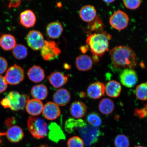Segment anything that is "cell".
Segmentation results:
<instances>
[{"mask_svg": "<svg viewBox=\"0 0 147 147\" xmlns=\"http://www.w3.org/2000/svg\"><path fill=\"white\" fill-rule=\"evenodd\" d=\"M112 65L115 69H134L138 63L136 53L130 47L120 45L114 47L110 51Z\"/></svg>", "mask_w": 147, "mask_h": 147, "instance_id": "obj_1", "label": "cell"}, {"mask_svg": "<svg viewBox=\"0 0 147 147\" xmlns=\"http://www.w3.org/2000/svg\"><path fill=\"white\" fill-rule=\"evenodd\" d=\"M109 37L104 33H94L90 35L86 40L94 56H102L109 50Z\"/></svg>", "mask_w": 147, "mask_h": 147, "instance_id": "obj_2", "label": "cell"}, {"mask_svg": "<svg viewBox=\"0 0 147 147\" xmlns=\"http://www.w3.org/2000/svg\"><path fill=\"white\" fill-rule=\"evenodd\" d=\"M29 100L26 94H20L17 91H12L3 98L1 104L5 108H10L14 111L23 110Z\"/></svg>", "mask_w": 147, "mask_h": 147, "instance_id": "obj_3", "label": "cell"}, {"mask_svg": "<svg viewBox=\"0 0 147 147\" xmlns=\"http://www.w3.org/2000/svg\"><path fill=\"white\" fill-rule=\"evenodd\" d=\"M27 127L32 136L36 139L43 138L47 135L48 126L43 119L30 117L27 121Z\"/></svg>", "mask_w": 147, "mask_h": 147, "instance_id": "obj_4", "label": "cell"}, {"mask_svg": "<svg viewBox=\"0 0 147 147\" xmlns=\"http://www.w3.org/2000/svg\"><path fill=\"white\" fill-rule=\"evenodd\" d=\"M79 133L84 145L86 146H91L97 142L101 135L100 131L98 128L90 125H87L80 128Z\"/></svg>", "mask_w": 147, "mask_h": 147, "instance_id": "obj_5", "label": "cell"}, {"mask_svg": "<svg viewBox=\"0 0 147 147\" xmlns=\"http://www.w3.org/2000/svg\"><path fill=\"white\" fill-rule=\"evenodd\" d=\"M129 18L128 15L123 11H117L112 15L109 19L111 26L117 30H121L128 26Z\"/></svg>", "mask_w": 147, "mask_h": 147, "instance_id": "obj_6", "label": "cell"}, {"mask_svg": "<svg viewBox=\"0 0 147 147\" xmlns=\"http://www.w3.org/2000/svg\"><path fill=\"white\" fill-rule=\"evenodd\" d=\"M41 50L42 58L45 61H50L56 58L61 53L56 44L52 41H45Z\"/></svg>", "mask_w": 147, "mask_h": 147, "instance_id": "obj_7", "label": "cell"}, {"mask_svg": "<svg viewBox=\"0 0 147 147\" xmlns=\"http://www.w3.org/2000/svg\"><path fill=\"white\" fill-rule=\"evenodd\" d=\"M7 83L16 85L20 83L24 78V73L22 67L16 64L9 68L4 77Z\"/></svg>", "mask_w": 147, "mask_h": 147, "instance_id": "obj_8", "label": "cell"}, {"mask_svg": "<svg viewBox=\"0 0 147 147\" xmlns=\"http://www.w3.org/2000/svg\"><path fill=\"white\" fill-rule=\"evenodd\" d=\"M26 41L29 47L34 51L41 49L45 42L42 33L35 30L30 31L28 34Z\"/></svg>", "mask_w": 147, "mask_h": 147, "instance_id": "obj_9", "label": "cell"}, {"mask_svg": "<svg viewBox=\"0 0 147 147\" xmlns=\"http://www.w3.org/2000/svg\"><path fill=\"white\" fill-rule=\"evenodd\" d=\"M119 77L121 83L128 88L134 87L137 84L138 79L136 71L134 69H130L123 70Z\"/></svg>", "mask_w": 147, "mask_h": 147, "instance_id": "obj_10", "label": "cell"}, {"mask_svg": "<svg viewBox=\"0 0 147 147\" xmlns=\"http://www.w3.org/2000/svg\"><path fill=\"white\" fill-rule=\"evenodd\" d=\"M87 92L90 98L96 100L105 95V86L102 82H97L88 86Z\"/></svg>", "mask_w": 147, "mask_h": 147, "instance_id": "obj_11", "label": "cell"}, {"mask_svg": "<svg viewBox=\"0 0 147 147\" xmlns=\"http://www.w3.org/2000/svg\"><path fill=\"white\" fill-rule=\"evenodd\" d=\"M42 113L48 120H53L60 116L61 111L59 107L53 102H49L43 107Z\"/></svg>", "mask_w": 147, "mask_h": 147, "instance_id": "obj_12", "label": "cell"}, {"mask_svg": "<svg viewBox=\"0 0 147 147\" xmlns=\"http://www.w3.org/2000/svg\"><path fill=\"white\" fill-rule=\"evenodd\" d=\"M69 75H64L58 71L53 72L47 77L48 80L53 87L59 88L62 87L68 81Z\"/></svg>", "mask_w": 147, "mask_h": 147, "instance_id": "obj_13", "label": "cell"}, {"mask_svg": "<svg viewBox=\"0 0 147 147\" xmlns=\"http://www.w3.org/2000/svg\"><path fill=\"white\" fill-rule=\"evenodd\" d=\"M49 139L53 142L57 143L62 140H65V136L60 126L56 123H51L48 126Z\"/></svg>", "mask_w": 147, "mask_h": 147, "instance_id": "obj_14", "label": "cell"}, {"mask_svg": "<svg viewBox=\"0 0 147 147\" xmlns=\"http://www.w3.org/2000/svg\"><path fill=\"white\" fill-rule=\"evenodd\" d=\"M53 100L58 106H64L69 103L71 100V94L67 89H60L53 95Z\"/></svg>", "mask_w": 147, "mask_h": 147, "instance_id": "obj_15", "label": "cell"}, {"mask_svg": "<svg viewBox=\"0 0 147 147\" xmlns=\"http://www.w3.org/2000/svg\"><path fill=\"white\" fill-rule=\"evenodd\" d=\"M87 107L81 101H75L71 104L69 108L70 113L75 118L80 119L84 116L87 111Z\"/></svg>", "mask_w": 147, "mask_h": 147, "instance_id": "obj_16", "label": "cell"}, {"mask_svg": "<svg viewBox=\"0 0 147 147\" xmlns=\"http://www.w3.org/2000/svg\"><path fill=\"white\" fill-rule=\"evenodd\" d=\"M81 19L86 22L93 21L96 18L97 12L96 9L91 5H86L82 7L79 13Z\"/></svg>", "mask_w": 147, "mask_h": 147, "instance_id": "obj_17", "label": "cell"}, {"mask_svg": "<svg viewBox=\"0 0 147 147\" xmlns=\"http://www.w3.org/2000/svg\"><path fill=\"white\" fill-rule=\"evenodd\" d=\"M43 105L41 101L32 99L28 102L26 108L29 115L36 116L39 115L43 111Z\"/></svg>", "mask_w": 147, "mask_h": 147, "instance_id": "obj_18", "label": "cell"}, {"mask_svg": "<svg viewBox=\"0 0 147 147\" xmlns=\"http://www.w3.org/2000/svg\"><path fill=\"white\" fill-rule=\"evenodd\" d=\"M93 61L90 57L87 55H81L76 58V65L78 70L87 71L92 67Z\"/></svg>", "mask_w": 147, "mask_h": 147, "instance_id": "obj_19", "label": "cell"}, {"mask_svg": "<svg viewBox=\"0 0 147 147\" xmlns=\"http://www.w3.org/2000/svg\"><path fill=\"white\" fill-rule=\"evenodd\" d=\"M122 91V86L120 83L112 80L108 82L105 86V93L108 96L117 98L120 95Z\"/></svg>", "mask_w": 147, "mask_h": 147, "instance_id": "obj_20", "label": "cell"}, {"mask_svg": "<svg viewBox=\"0 0 147 147\" xmlns=\"http://www.w3.org/2000/svg\"><path fill=\"white\" fill-rule=\"evenodd\" d=\"M28 76L31 81L35 83H39L45 79V71L39 66H33L28 70Z\"/></svg>", "mask_w": 147, "mask_h": 147, "instance_id": "obj_21", "label": "cell"}, {"mask_svg": "<svg viewBox=\"0 0 147 147\" xmlns=\"http://www.w3.org/2000/svg\"><path fill=\"white\" fill-rule=\"evenodd\" d=\"M20 21L23 26L29 28L34 26L35 24L36 16L32 10H25L20 15Z\"/></svg>", "mask_w": 147, "mask_h": 147, "instance_id": "obj_22", "label": "cell"}, {"mask_svg": "<svg viewBox=\"0 0 147 147\" xmlns=\"http://www.w3.org/2000/svg\"><path fill=\"white\" fill-rule=\"evenodd\" d=\"M5 134L8 140L13 143L19 142L24 136L22 129L17 126H14L9 128Z\"/></svg>", "mask_w": 147, "mask_h": 147, "instance_id": "obj_23", "label": "cell"}, {"mask_svg": "<svg viewBox=\"0 0 147 147\" xmlns=\"http://www.w3.org/2000/svg\"><path fill=\"white\" fill-rule=\"evenodd\" d=\"M63 31V27L59 22H54L49 23L47 27V34L49 38L55 39L61 35Z\"/></svg>", "mask_w": 147, "mask_h": 147, "instance_id": "obj_24", "label": "cell"}, {"mask_svg": "<svg viewBox=\"0 0 147 147\" xmlns=\"http://www.w3.org/2000/svg\"><path fill=\"white\" fill-rule=\"evenodd\" d=\"M87 125L85 121L82 119L69 118L66 121L64 128L67 133L71 134L75 130L80 129Z\"/></svg>", "mask_w": 147, "mask_h": 147, "instance_id": "obj_25", "label": "cell"}, {"mask_svg": "<svg viewBox=\"0 0 147 147\" xmlns=\"http://www.w3.org/2000/svg\"><path fill=\"white\" fill-rule=\"evenodd\" d=\"M16 44L15 38L11 35L3 34L0 38V47L5 51L13 49Z\"/></svg>", "mask_w": 147, "mask_h": 147, "instance_id": "obj_26", "label": "cell"}, {"mask_svg": "<svg viewBox=\"0 0 147 147\" xmlns=\"http://www.w3.org/2000/svg\"><path fill=\"white\" fill-rule=\"evenodd\" d=\"M31 94L34 99L39 100H45L48 95V89L45 85L38 84L33 87L31 91Z\"/></svg>", "mask_w": 147, "mask_h": 147, "instance_id": "obj_27", "label": "cell"}, {"mask_svg": "<svg viewBox=\"0 0 147 147\" xmlns=\"http://www.w3.org/2000/svg\"><path fill=\"white\" fill-rule=\"evenodd\" d=\"M115 108L114 102L109 98L102 99L98 105L99 110L100 113L106 115H109L113 113Z\"/></svg>", "mask_w": 147, "mask_h": 147, "instance_id": "obj_28", "label": "cell"}, {"mask_svg": "<svg viewBox=\"0 0 147 147\" xmlns=\"http://www.w3.org/2000/svg\"><path fill=\"white\" fill-rule=\"evenodd\" d=\"M12 54L16 59H23L27 56V49L26 47L23 45H16L13 49Z\"/></svg>", "mask_w": 147, "mask_h": 147, "instance_id": "obj_29", "label": "cell"}, {"mask_svg": "<svg viewBox=\"0 0 147 147\" xmlns=\"http://www.w3.org/2000/svg\"><path fill=\"white\" fill-rule=\"evenodd\" d=\"M136 94L139 100H147V82L143 83L137 86L136 89Z\"/></svg>", "mask_w": 147, "mask_h": 147, "instance_id": "obj_30", "label": "cell"}, {"mask_svg": "<svg viewBox=\"0 0 147 147\" xmlns=\"http://www.w3.org/2000/svg\"><path fill=\"white\" fill-rule=\"evenodd\" d=\"M86 119L90 125L94 127H98L102 124V120L100 116L95 112H92L89 114Z\"/></svg>", "mask_w": 147, "mask_h": 147, "instance_id": "obj_31", "label": "cell"}, {"mask_svg": "<svg viewBox=\"0 0 147 147\" xmlns=\"http://www.w3.org/2000/svg\"><path fill=\"white\" fill-rule=\"evenodd\" d=\"M114 144L115 147H129L130 141L126 135L119 134L115 138Z\"/></svg>", "mask_w": 147, "mask_h": 147, "instance_id": "obj_32", "label": "cell"}, {"mask_svg": "<svg viewBox=\"0 0 147 147\" xmlns=\"http://www.w3.org/2000/svg\"><path fill=\"white\" fill-rule=\"evenodd\" d=\"M84 146L82 140L77 136L71 138L67 142V147H84Z\"/></svg>", "mask_w": 147, "mask_h": 147, "instance_id": "obj_33", "label": "cell"}, {"mask_svg": "<svg viewBox=\"0 0 147 147\" xmlns=\"http://www.w3.org/2000/svg\"><path fill=\"white\" fill-rule=\"evenodd\" d=\"M124 4L125 6L127 9L131 10H135L139 8L141 4V1H136V0H128V1H123Z\"/></svg>", "mask_w": 147, "mask_h": 147, "instance_id": "obj_34", "label": "cell"}, {"mask_svg": "<svg viewBox=\"0 0 147 147\" xmlns=\"http://www.w3.org/2000/svg\"><path fill=\"white\" fill-rule=\"evenodd\" d=\"M134 115L141 119L147 116V105L142 109H136Z\"/></svg>", "mask_w": 147, "mask_h": 147, "instance_id": "obj_35", "label": "cell"}, {"mask_svg": "<svg viewBox=\"0 0 147 147\" xmlns=\"http://www.w3.org/2000/svg\"><path fill=\"white\" fill-rule=\"evenodd\" d=\"M8 62L4 58L0 56V74L4 73L8 68Z\"/></svg>", "mask_w": 147, "mask_h": 147, "instance_id": "obj_36", "label": "cell"}, {"mask_svg": "<svg viewBox=\"0 0 147 147\" xmlns=\"http://www.w3.org/2000/svg\"><path fill=\"white\" fill-rule=\"evenodd\" d=\"M7 83L4 77L0 75V93L3 92L7 89Z\"/></svg>", "mask_w": 147, "mask_h": 147, "instance_id": "obj_37", "label": "cell"}, {"mask_svg": "<svg viewBox=\"0 0 147 147\" xmlns=\"http://www.w3.org/2000/svg\"><path fill=\"white\" fill-rule=\"evenodd\" d=\"M21 3V1H11L9 5V7H17L19 6Z\"/></svg>", "mask_w": 147, "mask_h": 147, "instance_id": "obj_38", "label": "cell"}, {"mask_svg": "<svg viewBox=\"0 0 147 147\" xmlns=\"http://www.w3.org/2000/svg\"><path fill=\"white\" fill-rule=\"evenodd\" d=\"M88 46H82L80 48V49L82 52L83 53H85L88 50Z\"/></svg>", "mask_w": 147, "mask_h": 147, "instance_id": "obj_39", "label": "cell"}, {"mask_svg": "<svg viewBox=\"0 0 147 147\" xmlns=\"http://www.w3.org/2000/svg\"><path fill=\"white\" fill-rule=\"evenodd\" d=\"M115 1H114V0H109V1H103L105 3H112Z\"/></svg>", "mask_w": 147, "mask_h": 147, "instance_id": "obj_40", "label": "cell"}, {"mask_svg": "<svg viewBox=\"0 0 147 147\" xmlns=\"http://www.w3.org/2000/svg\"><path fill=\"white\" fill-rule=\"evenodd\" d=\"M38 147H52L51 146H49V145H47V144H43L41 145V146H38Z\"/></svg>", "mask_w": 147, "mask_h": 147, "instance_id": "obj_41", "label": "cell"}, {"mask_svg": "<svg viewBox=\"0 0 147 147\" xmlns=\"http://www.w3.org/2000/svg\"><path fill=\"white\" fill-rule=\"evenodd\" d=\"M5 135V133H0V135ZM1 139H0V147H1Z\"/></svg>", "mask_w": 147, "mask_h": 147, "instance_id": "obj_42", "label": "cell"}, {"mask_svg": "<svg viewBox=\"0 0 147 147\" xmlns=\"http://www.w3.org/2000/svg\"><path fill=\"white\" fill-rule=\"evenodd\" d=\"M134 147H145L143 146H136Z\"/></svg>", "mask_w": 147, "mask_h": 147, "instance_id": "obj_43", "label": "cell"}]
</instances>
